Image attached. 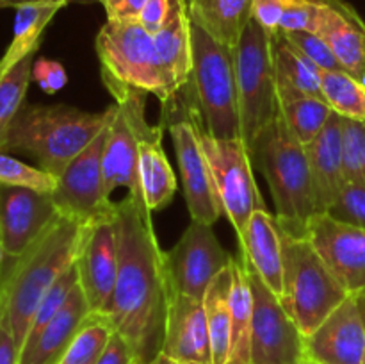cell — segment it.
Listing matches in <instances>:
<instances>
[{"label": "cell", "instance_id": "6da1fadb", "mask_svg": "<svg viewBox=\"0 0 365 364\" xmlns=\"http://www.w3.org/2000/svg\"><path fill=\"white\" fill-rule=\"evenodd\" d=\"M120 264L110 298L114 330L130 345L138 364H153L163 352L171 285L164 250L157 239L152 213L141 200L116 202Z\"/></svg>", "mask_w": 365, "mask_h": 364}, {"label": "cell", "instance_id": "7a4b0ae2", "mask_svg": "<svg viewBox=\"0 0 365 364\" xmlns=\"http://www.w3.org/2000/svg\"><path fill=\"white\" fill-rule=\"evenodd\" d=\"M84 231V223L59 214L16 261L0 266V323L13 332L20 352L39 302L77 261Z\"/></svg>", "mask_w": 365, "mask_h": 364}, {"label": "cell", "instance_id": "3957f363", "mask_svg": "<svg viewBox=\"0 0 365 364\" xmlns=\"http://www.w3.org/2000/svg\"><path fill=\"white\" fill-rule=\"evenodd\" d=\"M113 106L88 113L66 103H24L14 116L0 152H25L38 168L59 177L64 168L109 125Z\"/></svg>", "mask_w": 365, "mask_h": 364}, {"label": "cell", "instance_id": "277c9868", "mask_svg": "<svg viewBox=\"0 0 365 364\" xmlns=\"http://www.w3.org/2000/svg\"><path fill=\"white\" fill-rule=\"evenodd\" d=\"M246 148L253 170L262 173L269 184L278 223L291 234L307 236L317 203L305 145L289 132L278 113Z\"/></svg>", "mask_w": 365, "mask_h": 364}, {"label": "cell", "instance_id": "5b68a950", "mask_svg": "<svg viewBox=\"0 0 365 364\" xmlns=\"http://www.w3.org/2000/svg\"><path fill=\"white\" fill-rule=\"evenodd\" d=\"M95 49L102 82L114 102L132 91L157 96L163 106L178 96L153 36L139 21L107 20L96 36Z\"/></svg>", "mask_w": 365, "mask_h": 364}, {"label": "cell", "instance_id": "8992f818", "mask_svg": "<svg viewBox=\"0 0 365 364\" xmlns=\"http://www.w3.org/2000/svg\"><path fill=\"white\" fill-rule=\"evenodd\" d=\"M191 20V16H189ZM192 68L187 86L195 93L200 120L217 139L241 138L234 52L191 20Z\"/></svg>", "mask_w": 365, "mask_h": 364}, {"label": "cell", "instance_id": "52a82bcc", "mask_svg": "<svg viewBox=\"0 0 365 364\" xmlns=\"http://www.w3.org/2000/svg\"><path fill=\"white\" fill-rule=\"evenodd\" d=\"M282 250L284 295L280 300L307 338L351 295L321 259L309 236H294L282 228Z\"/></svg>", "mask_w": 365, "mask_h": 364}, {"label": "cell", "instance_id": "ba28073f", "mask_svg": "<svg viewBox=\"0 0 365 364\" xmlns=\"http://www.w3.org/2000/svg\"><path fill=\"white\" fill-rule=\"evenodd\" d=\"M232 52L237 82L241 139L248 146L253 138L278 116L273 36L255 18H250Z\"/></svg>", "mask_w": 365, "mask_h": 364}, {"label": "cell", "instance_id": "9c48e42d", "mask_svg": "<svg viewBox=\"0 0 365 364\" xmlns=\"http://www.w3.org/2000/svg\"><path fill=\"white\" fill-rule=\"evenodd\" d=\"M189 106H191L200 145L209 164L210 177H212L221 209L239 238L245 232L253 211L264 209L248 148L241 138L217 139L210 136L200 120L198 109L191 102Z\"/></svg>", "mask_w": 365, "mask_h": 364}, {"label": "cell", "instance_id": "30bf717a", "mask_svg": "<svg viewBox=\"0 0 365 364\" xmlns=\"http://www.w3.org/2000/svg\"><path fill=\"white\" fill-rule=\"evenodd\" d=\"M107 132L109 125L64 168L52 193L57 211L84 225L113 220L116 216V202L110 200L103 177Z\"/></svg>", "mask_w": 365, "mask_h": 364}, {"label": "cell", "instance_id": "8fae6325", "mask_svg": "<svg viewBox=\"0 0 365 364\" xmlns=\"http://www.w3.org/2000/svg\"><path fill=\"white\" fill-rule=\"evenodd\" d=\"M245 266L253 293L250 364H305L303 332L285 309L280 296L274 295L248 264L245 263Z\"/></svg>", "mask_w": 365, "mask_h": 364}, {"label": "cell", "instance_id": "7c38bea8", "mask_svg": "<svg viewBox=\"0 0 365 364\" xmlns=\"http://www.w3.org/2000/svg\"><path fill=\"white\" fill-rule=\"evenodd\" d=\"M163 107L164 113H170L168 127L173 139L185 203H187L191 220L214 225L223 214V209H221L212 177H210L209 164L200 145L191 106L189 102L175 98L173 102Z\"/></svg>", "mask_w": 365, "mask_h": 364}, {"label": "cell", "instance_id": "4fadbf2b", "mask_svg": "<svg viewBox=\"0 0 365 364\" xmlns=\"http://www.w3.org/2000/svg\"><path fill=\"white\" fill-rule=\"evenodd\" d=\"M171 293L205 298L210 282L230 266L232 256L221 246L212 225L191 220L177 245L164 252Z\"/></svg>", "mask_w": 365, "mask_h": 364}, {"label": "cell", "instance_id": "5bb4252c", "mask_svg": "<svg viewBox=\"0 0 365 364\" xmlns=\"http://www.w3.org/2000/svg\"><path fill=\"white\" fill-rule=\"evenodd\" d=\"M146 93L132 91L116 100L103 150V177L109 195L118 188L128 189V195L141 200L138 175L139 136L146 123ZM145 203V202H143Z\"/></svg>", "mask_w": 365, "mask_h": 364}, {"label": "cell", "instance_id": "9a60e30c", "mask_svg": "<svg viewBox=\"0 0 365 364\" xmlns=\"http://www.w3.org/2000/svg\"><path fill=\"white\" fill-rule=\"evenodd\" d=\"M59 214L52 195L0 186V266L16 261Z\"/></svg>", "mask_w": 365, "mask_h": 364}, {"label": "cell", "instance_id": "2e32d148", "mask_svg": "<svg viewBox=\"0 0 365 364\" xmlns=\"http://www.w3.org/2000/svg\"><path fill=\"white\" fill-rule=\"evenodd\" d=\"M78 284L88 298L91 313L107 314L113 298L120 264V231L113 220L86 225L77 261Z\"/></svg>", "mask_w": 365, "mask_h": 364}, {"label": "cell", "instance_id": "e0dca14e", "mask_svg": "<svg viewBox=\"0 0 365 364\" xmlns=\"http://www.w3.org/2000/svg\"><path fill=\"white\" fill-rule=\"evenodd\" d=\"M307 236L331 273L349 295L365 289V228L317 213L307 227Z\"/></svg>", "mask_w": 365, "mask_h": 364}, {"label": "cell", "instance_id": "ac0fdd59", "mask_svg": "<svg viewBox=\"0 0 365 364\" xmlns=\"http://www.w3.org/2000/svg\"><path fill=\"white\" fill-rule=\"evenodd\" d=\"M305 355L316 364H364L365 325L353 296L307 335Z\"/></svg>", "mask_w": 365, "mask_h": 364}, {"label": "cell", "instance_id": "d6986e66", "mask_svg": "<svg viewBox=\"0 0 365 364\" xmlns=\"http://www.w3.org/2000/svg\"><path fill=\"white\" fill-rule=\"evenodd\" d=\"M160 353L185 363L212 364L203 300L171 293Z\"/></svg>", "mask_w": 365, "mask_h": 364}, {"label": "cell", "instance_id": "ffe728a7", "mask_svg": "<svg viewBox=\"0 0 365 364\" xmlns=\"http://www.w3.org/2000/svg\"><path fill=\"white\" fill-rule=\"evenodd\" d=\"M239 256L262 278L277 296L284 295V250L277 216L264 209L253 211L245 232L239 236Z\"/></svg>", "mask_w": 365, "mask_h": 364}, {"label": "cell", "instance_id": "44dd1931", "mask_svg": "<svg viewBox=\"0 0 365 364\" xmlns=\"http://www.w3.org/2000/svg\"><path fill=\"white\" fill-rule=\"evenodd\" d=\"M341 63L342 70L362 81L365 74V21L344 0H321L317 32Z\"/></svg>", "mask_w": 365, "mask_h": 364}, {"label": "cell", "instance_id": "7402d4cb", "mask_svg": "<svg viewBox=\"0 0 365 364\" xmlns=\"http://www.w3.org/2000/svg\"><path fill=\"white\" fill-rule=\"evenodd\" d=\"M316 193L317 213H328L346 184L344 148H342V118L330 116L323 131L305 145Z\"/></svg>", "mask_w": 365, "mask_h": 364}, {"label": "cell", "instance_id": "603a6c76", "mask_svg": "<svg viewBox=\"0 0 365 364\" xmlns=\"http://www.w3.org/2000/svg\"><path fill=\"white\" fill-rule=\"evenodd\" d=\"M89 313H91V307H89L88 298H86L81 284H77L71 289L66 303L61 307L59 313L46 323V327L32 341H27L21 346L18 364L59 363Z\"/></svg>", "mask_w": 365, "mask_h": 364}, {"label": "cell", "instance_id": "cb8c5ba5", "mask_svg": "<svg viewBox=\"0 0 365 364\" xmlns=\"http://www.w3.org/2000/svg\"><path fill=\"white\" fill-rule=\"evenodd\" d=\"M138 175L146 209L157 213L168 207L177 193V177L163 146V125L146 121L139 136Z\"/></svg>", "mask_w": 365, "mask_h": 364}, {"label": "cell", "instance_id": "d4e9b609", "mask_svg": "<svg viewBox=\"0 0 365 364\" xmlns=\"http://www.w3.org/2000/svg\"><path fill=\"white\" fill-rule=\"evenodd\" d=\"M153 41L171 84L180 93L187 86L192 68L189 0H171L166 21L153 34Z\"/></svg>", "mask_w": 365, "mask_h": 364}, {"label": "cell", "instance_id": "484cf974", "mask_svg": "<svg viewBox=\"0 0 365 364\" xmlns=\"http://www.w3.org/2000/svg\"><path fill=\"white\" fill-rule=\"evenodd\" d=\"M68 6L66 2H39L25 4L16 7L13 25V39L0 57V79L13 70L25 57L34 56L41 45V38L45 29L52 21V18Z\"/></svg>", "mask_w": 365, "mask_h": 364}, {"label": "cell", "instance_id": "4316f807", "mask_svg": "<svg viewBox=\"0 0 365 364\" xmlns=\"http://www.w3.org/2000/svg\"><path fill=\"white\" fill-rule=\"evenodd\" d=\"M277 96L280 118L302 145H309L334 114L331 107L323 98L305 95L278 77Z\"/></svg>", "mask_w": 365, "mask_h": 364}, {"label": "cell", "instance_id": "83f0119b", "mask_svg": "<svg viewBox=\"0 0 365 364\" xmlns=\"http://www.w3.org/2000/svg\"><path fill=\"white\" fill-rule=\"evenodd\" d=\"M253 0H189V16L214 39L234 49L250 18Z\"/></svg>", "mask_w": 365, "mask_h": 364}, {"label": "cell", "instance_id": "f1b7e54d", "mask_svg": "<svg viewBox=\"0 0 365 364\" xmlns=\"http://www.w3.org/2000/svg\"><path fill=\"white\" fill-rule=\"evenodd\" d=\"M253 321V293L241 256L232 257L230 355L228 364H250V338Z\"/></svg>", "mask_w": 365, "mask_h": 364}, {"label": "cell", "instance_id": "f546056e", "mask_svg": "<svg viewBox=\"0 0 365 364\" xmlns=\"http://www.w3.org/2000/svg\"><path fill=\"white\" fill-rule=\"evenodd\" d=\"M230 293L232 263L210 282L205 298H203L212 364H228V355H230Z\"/></svg>", "mask_w": 365, "mask_h": 364}, {"label": "cell", "instance_id": "4dcf8cb0", "mask_svg": "<svg viewBox=\"0 0 365 364\" xmlns=\"http://www.w3.org/2000/svg\"><path fill=\"white\" fill-rule=\"evenodd\" d=\"M273 57L277 77L291 84L292 88L316 98H323L321 91V70L310 63L285 39L282 32L273 36ZM324 100V98H323Z\"/></svg>", "mask_w": 365, "mask_h": 364}, {"label": "cell", "instance_id": "1f68e13d", "mask_svg": "<svg viewBox=\"0 0 365 364\" xmlns=\"http://www.w3.org/2000/svg\"><path fill=\"white\" fill-rule=\"evenodd\" d=\"M323 98L334 113L348 120H365V88L362 81L344 70L321 71Z\"/></svg>", "mask_w": 365, "mask_h": 364}, {"label": "cell", "instance_id": "d6a6232c", "mask_svg": "<svg viewBox=\"0 0 365 364\" xmlns=\"http://www.w3.org/2000/svg\"><path fill=\"white\" fill-rule=\"evenodd\" d=\"M114 332L107 314L89 313L57 364H96Z\"/></svg>", "mask_w": 365, "mask_h": 364}, {"label": "cell", "instance_id": "836d02e7", "mask_svg": "<svg viewBox=\"0 0 365 364\" xmlns=\"http://www.w3.org/2000/svg\"><path fill=\"white\" fill-rule=\"evenodd\" d=\"M32 64L34 56L25 57L0 79V150L14 116L25 103V95L32 81Z\"/></svg>", "mask_w": 365, "mask_h": 364}, {"label": "cell", "instance_id": "e575fe53", "mask_svg": "<svg viewBox=\"0 0 365 364\" xmlns=\"http://www.w3.org/2000/svg\"><path fill=\"white\" fill-rule=\"evenodd\" d=\"M0 186H18L52 195L57 186L56 175L14 159L7 152H0Z\"/></svg>", "mask_w": 365, "mask_h": 364}, {"label": "cell", "instance_id": "d590c367", "mask_svg": "<svg viewBox=\"0 0 365 364\" xmlns=\"http://www.w3.org/2000/svg\"><path fill=\"white\" fill-rule=\"evenodd\" d=\"M78 284V270L77 264H71L59 278L52 284V288L46 291V295L43 296V300L39 302L38 309H36L34 318H32L31 328H29V334L25 338L24 345L27 341H32L43 328L46 327L50 320L56 316L61 310V307L66 303L68 296H70L71 289Z\"/></svg>", "mask_w": 365, "mask_h": 364}, {"label": "cell", "instance_id": "8d00e7d4", "mask_svg": "<svg viewBox=\"0 0 365 364\" xmlns=\"http://www.w3.org/2000/svg\"><path fill=\"white\" fill-rule=\"evenodd\" d=\"M342 148L346 182L365 184V120L342 118Z\"/></svg>", "mask_w": 365, "mask_h": 364}, {"label": "cell", "instance_id": "74e56055", "mask_svg": "<svg viewBox=\"0 0 365 364\" xmlns=\"http://www.w3.org/2000/svg\"><path fill=\"white\" fill-rule=\"evenodd\" d=\"M289 43L298 50L302 56H305L310 63L316 64L321 71H335L342 70L341 63L337 61L335 54L328 46V43L316 32L296 31V32H282Z\"/></svg>", "mask_w": 365, "mask_h": 364}, {"label": "cell", "instance_id": "f35d334b", "mask_svg": "<svg viewBox=\"0 0 365 364\" xmlns=\"http://www.w3.org/2000/svg\"><path fill=\"white\" fill-rule=\"evenodd\" d=\"M328 214L339 221L365 228V184L346 182Z\"/></svg>", "mask_w": 365, "mask_h": 364}, {"label": "cell", "instance_id": "ab89813d", "mask_svg": "<svg viewBox=\"0 0 365 364\" xmlns=\"http://www.w3.org/2000/svg\"><path fill=\"white\" fill-rule=\"evenodd\" d=\"M321 18V0H285L280 32H317Z\"/></svg>", "mask_w": 365, "mask_h": 364}, {"label": "cell", "instance_id": "60d3db41", "mask_svg": "<svg viewBox=\"0 0 365 364\" xmlns=\"http://www.w3.org/2000/svg\"><path fill=\"white\" fill-rule=\"evenodd\" d=\"M32 81H34L46 95H53V93L61 91V89L66 86L68 74L59 61L39 57V59L34 61V64H32Z\"/></svg>", "mask_w": 365, "mask_h": 364}, {"label": "cell", "instance_id": "b9f144b4", "mask_svg": "<svg viewBox=\"0 0 365 364\" xmlns=\"http://www.w3.org/2000/svg\"><path fill=\"white\" fill-rule=\"evenodd\" d=\"M284 9L285 0H253L252 18H255L271 36H274L280 32Z\"/></svg>", "mask_w": 365, "mask_h": 364}, {"label": "cell", "instance_id": "7bdbcfd3", "mask_svg": "<svg viewBox=\"0 0 365 364\" xmlns=\"http://www.w3.org/2000/svg\"><path fill=\"white\" fill-rule=\"evenodd\" d=\"M103 6L107 20L138 21L143 7L148 0H96Z\"/></svg>", "mask_w": 365, "mask_h": 364}, {"label": "cell", "instance_id": "ee69618b", "mask_svg": "<svg viewBox=\"0 0 365 364\" xmlns=\"http://www.w3.org/2000/svg\"><path fill=\"white\" fill-rule=\"evenodd\" d=\"M171 0H148L143 7L141 14H139V24L150 32V34H155L160 27L166 21L168 13H170Z\"/></svg>", "mask_w": 365, "mask_h": 364}, {"label": "cell", "instance_id": "f6af8a7d", "mask_svg": "<svg viewBox=\"0 0 365 364\" xmlns=\"http://www.w3.org/2000/svg\"><path fill=\"white\" fill-rule=\"evenodd\" d=\"M96 364H138V360H135L134 350L130 348V345L118 332H114Z\"/></svg>", "mask_w": 365, "mask_h": 364}, {"label": "cell", "instance_id": "bcb514c9", "mask_svg": "<svg viewBox=\"0 0 365 364\" xmlns=\"http://www.w3.org/2000/svg\"><path fill=\"white\" fill-rule=\"evenodd\" d=\"M20 363V346L14 339L13 332L0 323V364H18Z\"/></svg>", "mask_w": 365, "mask_h": 364}, {"label": "cell", "instance_id": "7dc6e473", "mask_svg": "<svg viewBox=\"0 0 365 364\" xmlns=\"http://www.w3.org/2000/svg\"><path fill=\"white\" fill-rule=\"evenodd\" d=\"M39 2H66V4H91L96 0H0V9L4 7H16L25 6V4H39Z\"/></svg>", "mask_w": 365, "mask_h": 364}, {"label": "cell", "instance_id": "c3c4849f", "mask_svg": "<svg viewBox=\"0 0 365 364\" xmlns=\"http://www.w3.org/2000/svg\"><path fill=\"white\" fill-rule=\"evenodd\" d=\"M351 296L355 298V303H356V307H359V313H360V316H362V321L365 325V289L364 291L356 293V295H351Z\"/></svg>", "mask_w": 365, "mask_h": 364}, {"label": "cell", "instance_id": "681fc988", "mask_svg": "<svg viewBox=\"0 0 365 364\" xmlns=\"http://www.w3.org/2000/svg\"><path fill=\"white\" fill-rule=\"evenodd\" d=\"M153 364H198V363H185V360L171 359V357H168V355H164V353H160V355L157 357L155 360H153Z\"/></svg>", "mask_w": 365, "mask_h": 364}, {"label": "cell", "instance_id": "f907efd6", "mask_svg": "<svg viewBox=\"0 0 365 364\" xmlns=\"http://www.w3.org/2000/svg\"><path fill=\"white\" fill-rule=\"evenodd\" d=\"M362 84H364V88H365V74H364V77H362Z\"/></svg>", "mask_w": 365, "mask_h": 364}, {"label": "cell", "instance_id": "816d5d0a", "mask_svg": "<svg viewBox=\"0 0 365 364\" xmlns=\"http://www.w3.org/2000/svg\"><path fill=\"white\" fill-rule=\"evenodd\" d=\"M305 364H316V363H309V360H307V363Z\"/></svg>", "mask_w": 365, "mask_h": 364}, {"label": "cell", "instance_id": "f5cc1de1", "mask_svg": "<svg viewBox=\"0 0 365 364\" xmlns=\"http://www.w3.org/2000/svg\"><path fill=\"white\" fill-rule=\"evenodd\" d=\"M0 261H2V252H0Z\"/></svg>", "mask_w": 365, "mask_h": 364}, {"label": "cell", "instance_id": "db71d44e", "mask_svg": "<svg viewBox=\"0 0 365 364\" xmlns=\"http://www.w3.org/2000/svg\"><path fill=\"white\" fill-rule=\"evenodd\" d=\"M364 364H365V359H364Z\"/></svg>", "mask_w": 365, "mask_h": 364}]
</instances>
